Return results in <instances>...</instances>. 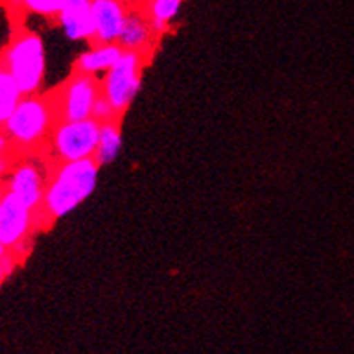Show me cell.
Instances as JSON below:
<instances>
[{
    "instance_id": "obj_7",
    "label": "cell",
    "mask_w": 354,
    "mask_h": 354,
    "mask_svg": "<svg viewBox=\"0 0 354 354\" xmlns=\"http://www.w3.org/2000/svg\"><path fill=\"white\" fill-rule=\"evenodd\" d=\"M35 212L29 210L10 188L6 187L0 196V241L8 248V252L19 261L29 237L33 233Z\"/></svg>"
},
{
    "instance_id": "obj_2",
    "label": "cell",
    "mask_w": 354,
    "mask_h": 354,
    "mask_svg": "<svg viewBox=\"0 0 354 354\" xmlns=\"http://www.w3.org/2000/svg\"><path fill=\"white\" fill-rule=\"evenodd\" d=\"M0 66L13 76L24 96L38 94L46 76V46L40 35L15 29L10 42L0 49Z\"/></svg>"
},
{
    "instance_id": "obj_4",
    "label": "cell",
    "mask_w": 354,
    "mask_h": 354,
    "mask_svg": "<svg viewBox=\"0 0 354 354\" xmlns=\"http://www.w3.org/2000/svg\"><path fill=\"white\" fill-rule=\"evenodd\" d=\"M147 55L138 51H123L111 69L105 71L102 80V94L116 111L118 116L129 109L132 100L140 91L143 66L147 64Z\"/></svg>"
},
{
    "instance_id": "obj_17",
    "label": "cell",
    "mask_w": 354,
    "mask_h": 354,
    "mask_svg": "<svg viewBox=\"0 0 354 354\" xmlns=\"http://www.w3.org/2000/svg\"><path fill=\"white\" fill-rule=\"evenodd\" d=\"M93 120H96L98 123H105V122H111V120H120V116L116 114V111L112 109L111 103L107 102V98L100 94L96 103H94L93 107V114H91Z\"/></svg>"
},
{
    "instance_id": "obj_10",
    "label": "cell",
    "mask_w": 354,
    "mask_h": 354,
    "mask_svg": "<svg viewBox=\"0 0 354 354\" xmlns=\"http://www.w3.org/2000/svg\"><path fill=\"white\" fill-rule=\"evenodd\" d=\"M56 22L71 40H93L94 24L91 13V0H82L75 4H66L56 15Z\"/></svg>"
},
{
    "instance_id": "obj_1",
    "label": "cell",
    "mask_w": 354,
    "mask_h": 354,
    "mask_svg": "<svg viewBox=\"0 0 354 354\" xmlns=\"http://www.w3.org/2000/svg\"><path fill=\"white\" fill-rule=\"evenodd\" d=\"M100 168L94 158L58 165L47 177L42 206L35 215V223H55L75 212L96 190Z\"/></svg>"
},
{
    "instance_id": "obj_14",
    "label": "cell",
    "mask_w": 354,
    "mask_h": 354,
    "mask_svg": "<svg viewBox=\"0 0 354 354\" xmlns=\"http://www.w3.org/2000/svg\"><path fill=\"white\" fill-rule=\"evenodd\" d=\"M181 6L183 0H149L145 17L149 19L150 28L156 37L167 33L168 24L176 19Z\"/></svg>"
},
{
    "instance_id": "obj_15",
    "label": "cell",
    "mask_w": 354,
    "mask_h": 354,
    "mask_svg": "<svg viewBox=\"0 0 354 354\" xmlns=\"http://www.w3.org/2000/svg\"><path fill=\"white\" fill-rule=\"evenodd\" d=\"M24 94L20 93L19 85L13 80V76L0 66V129L8 122L11 112L19 105Z\"/></svg>"
},
{
    "instance_id": "obj_6",
    "label": "cell",
    "mask_w": 354,
    "mask_h": 354,
    "mask_svg": "<svg viewBox=\"0 0 354 354\" xmlns=\"http://www.w3.org/2000/svg\"><path fill=\"white\" fill-rule=\"evenodd\" d=\"M100 125L96 120L56 122L51 131V149L60 163L93 158L98 147Z\"/></svg>"
},
{
    "instance_id": "obj_13",
    "label": "cell",
    "mask_w": 354,
    "mask_h": 354,
    "mask_svg": "<svg viewBox=\"0 0 354 354\" xmlns=\"http://www.w3.org/2000/svg\"><path fill=\"white\" fill-rule=\"evenodd\" d=\"M122 127H120V120H111L100 125V138L98 147L94 152L93 158L96 159V163L100 167L111 165L114 159L118 158L120 150H122Z\"/></svg>"
},
{
    "instance_id": "obj_5",
    "label": "cell",
    "mask_w": 354,
    "mask_h": 354,
    "mask_svg": "<svg viewBox=\"0 0 354 354\" xmlns=\"http://www.w3.org/2000/svg\"><path fill=\"white\" fill-rule=\"evenodd\" d=\"M100 94L102 82L96 76L73 71L69 78L62 84L60 91L51 94L56 122H76L91 118Z\"/></svg>"
},
{
    "instance_id": "obj_12",
    "label": "cell",
    "mask_w": 354,
    "mask_h": 354,
    "mask_svg": "<svg viewBox=\"0 0 354 354\" xmlns=\"http://www.w3.org/2000/svg\"><path fill=\"white\" fill-rule=\"evenodd\" d=\"M122 55L123 49L120 44H93L88 51L82 53L76 58L73 71L96 76L111 69Z\"/></svg>"
},
{
    "instance_id": "obj_19",
    "label": "cell",
    "mask_w": 354,
    "mask_h": 354,
    "mask_svg": "<svg viewBox=\"0 0 354 354\" xmlns=\"http://www.w3.org/2000/svg\"><path fill=\"white\" fill-rule=\"evenodd\" d=\"M8 255H10V252H8V248H6L4 243L0 241V261H4V259Z\"/></svg>"
},
{
    "instance_id": "obj_18",
    "label": "cell",
    "mask_w": 354,
    "mask_h": 354,
    "mask_svg": "<svg viewBox=\"0 0 354 354\" xmlns=\"http://www.w3.org/2000/svg\"><path fill=\"white\" fill-rule=\"evenodd\" d=\"M11 152V143L8 134L4 132V129H0V159L8 158Z\"/></svg>"
},
{
    "instance_id": "obj_9",
    "label": "cell",
    "mask_w": 354,
    "mask_h": 354,
    "mask_svg": "<svg viewBox=\"0 0 354 354\" xmlns=\"http://www.w3.org/2000/svg\"><path fill=\"white\" fill-rule=\"evenodd\" d=\"M91 13L94 24L91 44H118L129 13L125 0H91Z\"/></svg>"
},
{
    "instance_id": "obj_11",
    "label": "cell",
    "mask_w": 354,
    "mask_h": 354,
    "mask_svg": "<svg viewBox=\"0 0 354 354\" xmlns=\"http://www.w3.org/2000/svg\"><path fill=\"white\" fill-rule=\"evenodd\" d=\"M154 38L156 35L150 28L149 19L140 11L129 10L122 35L118 40L123 51H138L149 55V49H152V46H154Z\"/></svg>"
},
{
    "instance_id": "obj_3",
    "label": "cell",
    "mask_w": 354,
    "mask_h": 354,
    "mask_svg": "<svg viewBox=\"0 0 354 354\" xmlns=\"http://www.w3.org/2000/svg\"><path fill=\"white\" fill-rule=\"evenodd\" d=\"M55 123L51 96L29 94L22 96L2 129L10 138L11 149H35L47 140Z\"/></svg>"
},
{
    "instance_id": "obj_8",
    "label": "cell",
    "mask_w": 354,
    "mask_h": 354,
    "mask_svg": "<svg viewBox=\"0 0 354 354\" xmlns=\"http://www.w3.org/2000/svg\"><path fill=\"white\" fill-rule=\"evenodd\" d=\"M47 177L33 161H24V163L13 167L10 172V179L6 183V187L13 192L15 196L28 206L29 210H33L35 215L38 214L42 206L44 190H46Z\"/></svg>"
},
{
    "instance_id": "obj_16",
    "label": "cell",
    "mask_w": 354,
    "mask_h": 354,
    "mask_svg": "<svg viewBox=\"0 0 354 354\" xmlns=\"http://www.w3.org/2000/svg\"><path fill=\"white\" fill-rule=\"evenodd\" d=\"M8 6L13 10L29 11V13L42 15L47 19H56V15L60 13L64 0H8Z\"/></svg>"
}]
</instances>
